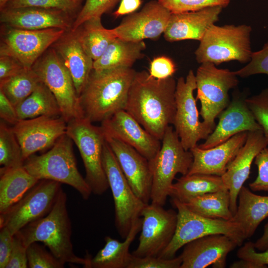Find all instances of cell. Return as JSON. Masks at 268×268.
I'll return each instance as SVG.
<instances>
[{
	"label": "cell",
	"mask_w": 268,
	"mask_h": 268,
	"mask_svg": "<svg viewBox=\"0 0 268 268\" xmlns=\"http://www.w3.org/2000/svg\"><path fill=\"white\" fill-rule=\"evenodd\" d=\"M176 82L158 79L145 70L136 71L125 109L149 133L161 140L176 113Z\"/></svg>",
	"instance_id": "cell-1"
},
{
	"label": "cell",
	"mask_w": 268,
	"mask_h": 268,
	"mask_svg": "<svg viewBox=\"0 0 268 268\" xmlns=\"http://www.w3.org/2000/svg\"><path fill=\"white\" fill-rule=\"evenodd\" d=\"M135 72L132 67L102 71L93 69L79 96L84 117L92 123L102 122L125 110Z\"/></svg>",
	"instance_id": "cell-2"
},
{
	"label": "cell",
	"mask_w": 268,
	"mask_h": 268,
	"mask_svg": "<svg viewBox=\"0 0 268 268\" xmlns=\"http://www.w3.org/2000/svg\"><path fill=\"white\" fill-rule=\"evenodd\" d=\"M67 204V194L62 189L49 213L29 223L18 232L27 247L32 243L41 242L63 264L82 265L86 268L89 256L80 258L73 252Z\"/></svg>",
	"instance_id": "cell-3"
},
{
	"label": "cell",
	"mask_w": 268,
	"mask_h": 268,
	"mask_svg": "<svg viewBox=\"0 0 268 268\" xmlns=\"http://www.w3.org/2000/svg\"><path fill=\"white\" fill-rule=\"evenodd\" d=\"M72 141L65 134L49 150L40 155L30 156L24 161L23 166L29 174L39 180H53L73 187L86 200L92 192L78 170Z\"/></svg>",
	"instance_id": "cell-4"
},
{
	"label": "cell",
	"mask_w": 268,
	"mask_h": 268,
	"mask_svg": "<svg viewBox=\"0 0 268 268\" xmlns=\"http://www.w3.org/2000/svg\"><path fill=\"white\" fill-rule=\"evenodd\" d=\"M251 31V27L245 24L212 25L195 52L197 62L201 64L211 63L215 66L231 61L248 63L253 53Z\"/></svg>",
	"instance_id": "cell-5"
},
{
	"label": "cell",
	"mask_w": 268,
	"mask_h": 268,
	"mask_svg": "<svg viewBox=\"0 0 268 268\" xmlns=\"http://www.w3.org/2000/svg\"><path fill=\"white\" fill-rule=\"evenodd\" d=\"M148 161L152 175L151 202L163 206L176 175L188 173L193 155L190 150L184 148L173 127L169 126L161 140L159 150Z\"/></svg>",
	"instance_id": "cell-6"
},
{
	"label": "cell",
	"mask_w": 268,
	"mask_h": 268,
	"mask_svg": "<svg viewBox=\"0 0 268 268\" xmlns=\"http://www.w3.org/2000/svg\"><path fill=\"white\" fill-rule=\"evenodd\" d=\"M172 203L177 209L175 232L169 245L159 257L170 259L188 243L197 239L213 234L227 236L241 246L245 237L240 225L233 220L203 217L189 209L183 203L172 199Z\"/></svg>",
	"instance_id": "cell-7"
},
{
	"label": "cell",
	"mask_w": 268,
	"mask_h": 268,
	"mask_svg": "<svg viewBox=\"0 0 268 268\" xmlns=\"http://www.w3.org/2000/svg\"><path fill=\"white\" fill-rule=\"evenodd\" d=\"M66 134L79 150L85 167V179L92 193L103 194L109 185L102 163L105 137L101 127L83 117L67 123Z\"/></svg>",
	"instance_id": "cell-8"
},
{
	"label": "cell",
	"mask_w": 268,
	"mask_h": 268,
	"mask_svg": "<svg viewBox=\"0 0 268 268\" xmlns=\"http://www.w3.org/2000/svg\"><path fill=\"white\" fill-rule=\"evenodd\" d=\"M32 68L54 95L61 117L67 123L85 117L71 76L53 47L43 54Z\"/></svg>",
	"instance_id": "cell-9"
},
{
	"label": "cell",
	"mask_w": 268,
	"mask_h": 268,
	"mask_svg": "<svg viewBox=\"0 0 268 268\" xmlns=\"http://www.w3.org/2000/svg\"><path fill=\"white\" fill-rule=\"evenodd\" d=\"M196 100L200 101L203 121L215 128V120L228 106V92L238 83V76L228 69L218 68L211 63L201 64L195 74Z\"/></svg>",
	"instance_id": "cell-10"
},
{
	"label": "cell",
	"mask_w": 268,
	"mask_h": 268,
	"mask_svg": "<svg viewBox=\"0 0 268 268\" xmlns=\"http://www.w3.org/2000/svg\"><path fill=\"white\" fill-rule=\"evenodd\" d=\"M102 163L114 200L115 226L120 236L125 239L146 204L133 191L106 140Z\"/></svg>",
	"instance_id": "cell-11"
},
{
	"label": "cell",
	"mask_w": 268,
	"mask_h": 268,
	"mask_svg": "<svg viewBox=\"0 0 268 268\" xmlns=\"http://www.w3.org/2000/svg\"><path fill=\"white\" fill-rule=\"evenodd\" d=\"M195 74L190 70L185 79L179 77L175 91L176 113L173 125L184 148L190 150L200 140L205 139L214 128L200 121L194 91L196 89Z\"/></svg>",
	"instance_id": "cell-12"
},
{
	"label": "cell",
	"mask_w": 268,
	"mask_h": 268,
	"mask_svg": "<svg viewBox=\"0 0 268 268\" xmlns=\"http://www.w3.org/2000/svg\"><path fill=\"white\" fill-rule=\"evenodd\" d=\"M61 183L41 180L17 202L0 213V228L6 227L14 235L29 223L51 210L62 188Z\"/></svg>",
	"instance_id": "cell-13"
},
{
	"label": "cell",
	"mask_w": 268,
	"mask_h": 268,
	"mask_svg": "<svg viewBox=\"0 0 268 268\" xmlns=\"http://www.w3.org/2000/svg\"><path fill=\"white\" fill-rule=\"evenodd\" d=\"M65 32L59 28L30 30L1 24L0 56L12 57L25 68H31Z\"/></svg>",
	"instance_id": "cell-14"
},
{
	"label": "cell",
	"mask_w": 268,
	"mask_h": 268,
	"mask_svg": "<svg viewBox=\"0 0 268 268\" xmlns=\"http://www.w3.org/2000/svg\"><path fill=\"white\" fill-rule=\"evenodd\" d=\"M140 216L142 224L139 244L132 254L140 257H159L174 235L177 212L151 202L145 205Z\"/></svg>",
	"instance_id": "cell-15"
},
{
	"label": "cell",
	"mask_w": 268,
	"mask_h": 268,
	"mask_svg": "<svg viewBox=\"0 0 268 268\" xmlns=\"http://www.w3.org/2000/svg\"><path fill=\"white\" fill-rule=\"evenodd\" d=\"M12 128L25 161L37 152L51 148L66 134L67 123L61 116H40L19 120Z\"/></svg>",
	"instance_id": "cell-16"
},
{
	"label": "cell",
	"mask_w": 268,
	"mask_h": 268,
	"mask_svg": "<svg viewBox=\"0 0 268 268\" xmlns=\"http://www.w3.org/2000/svg\"><path fill=\"white\" fill-rule=\"evenodd\" d=\"M171 12L157 0L147 2L142 9L128 14L112 32L121 39L139 42L154 39L164 33Z\"/></svg>",
	"instance_id": "cell-17"
},
{
	"label": "cell",
	"mask_w": 268,
	"mask_h": 268,
	"mask_svg": "<svg viewBox=\"0 0 268 268\" xmlns=\"http://www.w3.org/2000/svg\"><path fill=\"white\" fill-rule=\"evenodd\" d=\"M247 97L238 90L233 92L229 104L218 116L217 125L205 141L198 145L200 148H210L240 133L262 130L247 104Z\"/></svg>",
	"instance_id": "cell-18"
},
{
	"label": "cell",
	"mask_w": 268,
	"mask_h": 268,
	"mask_svg": "<svg viewBox=\"0 0 268 268\" xmlns=\"http://www.w3.org/2000/svg\"><path fill=\"white\" fill-rule=\"evenodd\" d=\"M100 127L105 136L129 145L148 160L156 155L161 146L160 140L146 131L125 110L102 121Z\"/></svg>",
	"instance_id": "cell-19"
},
{
	"label": "cell",
	"mask_w": 268,
	"mask_h": 268,
	"mask_svg": "<svg viewBox=\"0 0 268 268\" xmlns=\"http://www.w3.org/2000/svg\"><path fill=\"white\" fill-rule=\"evenodd\" d=\"M105 137L135 195L144 203H149L152 175L148 160L129 145L110 137Z\"/></svg>",
	"instance_id": "cell-20"
},
{
	"label": "cell",
	"mask_w": 268,
	"mask_h": 268,
	"mask_svg": "<svg viewBox=\"0 0 268 268\" xmlns=\"http://www.w3.org/2000/svg\"><path fill=\"white\" fill-rule=\"evenodd\" d=\"M237 246L236 243L223 234L205 236L184 246L180 255V268H224L228 254Z\"/></svg>",
	"instance_id": "cell-21"
},
{
	"label": "cell",
	"mask_w": 268,
	"mask_h": 268,
	"mask_svg": "<svg viewBox=\"0 0 268 268\" xmlns=\"http://www.w3.org/2000/svg\"><path fill=\"white\" fill-rule=\"evenodd\" d=\"M267 146L262 130L248 132L245 143L221 176L229 193L230 208L233 216L237 210L239 192L249 177L252 163L257 154Z\"/></svg>",
	"instance_id": "cell-22"
},
{
	"label": "cell",
	"mask_w": 268,
	"mask_h": 268,
	"mask_svg": "<svg viewBox=\"0 0 268 268\" xmlns=\"http://www.w3.org/2000/svg\"><path fill=\"white\" fill-rule=\"evenodd\" d=\"M1 24L25 30L71 29L75 16L65 11L34 7L0 10Z\"/></svg>",
	"instance_id": "cell-23"
},
{
	"label": "cell",
	"mask_w": 268,
	"mask_h": 268,
	"mask_svg": "<svg viewBox=\"0 0 268 268\" xmlns=\"http://www.w3.org/2000/svg\"><path fill=\"white\" fill-rule=\"evenodd\" d=\"M248 133L237 134L210 148L201 149L197 145L191 149L193 161L187 174L200 173L221 176L245 143Z\"/></svg>",
	"instance_id": "cell-24"
},
{
	"label": "cell",
	"mask_w": 268,
	"mask_h": 268,
	"mask_svg": "<svg viewBox=\"0 0 268 268\" xmlns=\"http://www.w3.org/2000/svg\"><path fill=\"white\" fill-rule=\"evenodd\" d=\"M220 6L208 7L197 11L172 13L164 32L170 42L184 40L200 41L207 29L219 19Z\"/></svg>",
	"instance_id": "cell-25"
},
{
	"label": "cell",
	"mask_w": 268,
	"mask_h": 268,
	"mask_svg": "<svg viewBox=\"0 0 268 268\" xmlns=\"http://www.w3.org/2000/svg\"><path fill=\"white\" fill-rule=\"evenodd\" d=\"M57 52L72 79L79 97L93 68V60L80 44L75 31L64 34L52 46Z\"/></svg>",
	"instance_id": "cell-26"
},
{
	"label": "cell",
	"mask_w": 268,
	"mask_h": 268,
	"mask_svg": "<svg viewBox=\"0 0 268 268\" xmlns=\"http://www.w3.org/2000/svg\"><path fill=\"white\" fill-rule=\"evenodd\" d=\"M238 199L232 220L240 225L246 239L253 235L260 224L268 216V196L254 194L243 186Z\"/></svg>",
	"instance_id": "cell-27"
},
{
	"label": "cell",
	"mask_w": 268,
	"mask_h": 268,
	"mask_svg": "<svg viewBox=\"0 0 268 268\" xmlns=\"http://www.w3.org/2000/svg\"><path fill=\"white\" fill-rule=\"evenodd\" d=\"M141 224L142 218L139 217L133 224L123 242L105 237L104 246L93 258L89 257L86 268H127L131 255L130 246L141 230Z\"/></svg>",
	"instance_id": "cell-28"
},
{
	"label": "cell",
	"mask_w": 268,
	"mask_h": 268,
	"mask_svg": "<svg viewBox=\"0 0 268 268\" xmlns=\"http://www.w3.org/2000/svg\"><path fill=\"white\" fill-rule=\"evenodd\" d=\"M146 45L143 41L133 42L116 37L103 54L93 61V69L102 71L121 67H132L143 57Z\"/></svg>",
	"instance_id": "cell-29"
},
{
	"label": "cell",
	"mask_w": 268,
	"mask_h": 268,
	"mask_svg": "<svg viewBox=\"0 0 268 268\" xmlns=\"http://www.w3.org/2000/svg\"><path fill=\"white\" fill-rule=\"evenodd\" d=\"M0 213L19 201L40 181L23 166L0 170Z\"/></svg>",
	"instance_id": "cell-30"
},
{
	"label": "cell",
	"mask_w": 268,
	"mask_h": 268,
	"mask_svg": "<svg viewBox=\"0 0 268 268\" xmlns=\"http://www.w3.org/2000/svg\"><path fill=\"white\" fill-rule=\"evenodd\" d=\"M223 190L227 189L221 176L200 173L187 174L173 184L169 197L186 203L198 196Z\"/></svg>",
	"instance_id": "cell-31"
},
{
	"label": "cell",
	"mask_w": 268,
	"mask_h": 268,
	"mask_svg": "<svg viewBox=\"0 0 268 268\" xmlns=\"http://www.w3.org/2000/svg\"><path fill=\"white\" fill-rule=\"evenodd\" d=\"M74 31L84 50L93 61L98 59L116 38L112 29L104 27L101 17H98L86 20Z\"/></svg>",
	"instance_id": "cell-32"
},
{
	"label": "cell",
	"mask_w": 268,
	"mask_h": 268,
	"mask_svg": "<svg viewBox=\"0 0 268 268\" xmlns=\"http://www.w3.org/2000/svg\"><path fill=\"white\" fill-rule=\"evenodd\" d=\"M15 108L19 120L40 116H61L54 95L42 81L29 96Z\"/></svg>",
	"instance_id": "cell-33"
},
{
	"label": "cell",
	"mask_w": 268,
	"mask_h": 268,
	"mask_svg": "<svg viewBox=\"0 0 268 268\" xmlns=\"http://www.w3.org/2000/svg\"><path fill=\"white\" fill-rule=\"evenodd\" d=\"M228 190L208 193L184 203L193 212L205 217L232 220Z\"/></svg>",
	"instance_id": "cell-34"
},
{
	"label": "cell",
	"mask_w": 268,
	"mask_h": 268,
	"mask_svg": "<svg viewBox=\"0 0 268 268\" xmlns=\"http://www.w3.org/2000/svg\"><path fill=\"white\" fill-rule=\"evenodd\" d=\"M41 82L32 68H24L19 73L0 80V90L15 107L29 96Z\"/></svg>",
	"instance_id": "cell-35"
},
{
	"label": "cell",
	"mask_w": 268,
	"mask_h": 268,
	"mask_svg": "<svg viewBox=\"0 0 268 268\" xmlns=\"http://www.w3.org/2000/svg\"><path fill=\"white\" fill-rule=\"evenodd\" d=\"M24 160L20 144L13 131L3 121L0 123V169H7L23 165Z\"/></svg>",
	"instance_id": "cell-36"
},
{
	"label": "cell",
	"mask_w": 268,
	"mask_h": 268,
	"mask_svg": "<svg viewBox=\"0 0 268 268\" xmlns=\"http://www.w3.org/2000/svg\"><path fill=\"white\" fill-rule=\"evenodd\" d=\"M82 1L83 0H9L3 8L34 7L53 9L65 11L76 17L82 6Z\"/></svg>",
	"instance_id": "cell-37"
},
{
	"label": "cell",
	"mask_w": 268,
	"mask_h": 268,
	"mask_svg": "<svg viewBox=\"0 0 268 268\" xmlns=\"http://www.w3.org/2000/svg\"><path fill=\"white\" fill-rule=\"evenodd\" d=\"M240 261L234 262L232 268H265L268 267V249L257 252L253 242H248L241 246L237 252Z\"/></svg>",
	"instance_id": "cell-38"
},
{
	"label": "cell",
	"mask_w": 268,
	"mask_h": 268,
	"mask_svg": "<svg viewBox=\"0 0 268 268\" xmlns=\"http://www.w3.org/2000/svg\"><path fill=\"white\" fill-rule=\"evenodd\" d=\"M172 13L194 11L208 7H227L230 0H157Z\"/></svg>",
	"instance_id": "cell-39"
},
{
	"label": "cell",
	"mask_w": 268,
	"mask_h": 268,
	"mask_svg": "<svg viewBox=\"0 0 268 268\" xmlns=\"http://www.w3.org/2000/svg\"><path fill=\"white\" fill-rule=\"evenodd\" d=\"M120 0H86L75 17L71 29L75 30L86 20L93 17H101L110 10Z\"/></svg>",
	"instance_id": "cell-40"
},
{
	"label": "cell",
	"mask_w": 268,
	"mask_h": 268,
	"mask_svg": "<svg viewBox=\"0 0 268 268\" xmlns=\"http://www.w3.org/2000/svg\"><path fill=\"white\" fill-rule=\"evenodd\" d=\"M246 102L268 143V88L258 94L247 97Z\"/></svg>",
	"instance_id": "cell-41"
},
{
	"label": "cell",
	"mask_w": 268,
	"mask_h": 268,
	"mask_svg": "<svg viewBox=\"0 0 268 268\" xmlns=\"http://www.w3.org/2000/svg\"><path fill=\"white\" fill-rule=\"evenodd\" d=\"M27 256L28 265L30 268H64V264L37 242L32 243L28 246Z\"/></svg>",
	"instance_id": "cell-42"
},
{
	"label": "cell",
	"mask_w": 268,
	"mask_h": 268,
	"mask_svg": "<svg viewBox=\"0 0 268 268\" xmlns=\"http://www.w3.org/2000/svg\"><path fill=\"white\" fill-rule=\"evenodd\" d=\"M234 72L241 77L258 74L268 75V42L261 50L252 53L250 61L245 67Z\"/></svg>",
	"instance_id": "cell-43"
},
{
	"label": "cell",
	"mask_w": 268,
	"mask_h": 268,
	"mask_svg": "<svg viewBox=\"0 0 268 268\" xmlns=\"http://www.w3.org/2000/svg\"><path fill=\"white\" fill-rule=\"evenodd\" d=\"M182 263L180 256L165 259L153 256L140 257L131 254L127 268H180Z\"/></svg>",
	"instance_id": "cell-44"
},
{
	"label": "cell",
	"mask_w": 268,
	"mask_h": 268,
	"mask_svg": "<svg viewBox=\"0 0 268 268\" xmlns=\"http://www.w3.org/2000/svg\"><path fill=\"white\" fill-rule=\"evenodd\" d=\"M254 163L258 168V176L253 182L249 184V187L254 192H268V146L257 154Z\"/></svg>",
	"instance_id": "cell-45"
},
{
	"label": "cell",
	"mask_w": 268,
	"mask_h": 268,
	"mask_svg": "<svg viewBox=\"0 0 268 268\" xmlns=\"http://www.w3.org/2000/svg\"><path fill=\"white\" fill-rule=\"evenodd\" d=\"M27 248L17 232L13 235V247L5 268H28Z\"/></svg>",
	"instance_id": "cell-46"
},
{
	"label": "cell",
	"mask_w": 268,
	"mask_h": 268,
	"mask_svg": "<svg viewBox=\"0 0 268 268\" xmlns=\"http://www.w3.org/2000/svg\"><path fill=\"white\" fill-rule=\"evenodd\" d=\"M176 70L175 64L170 58L159 56L151 62L148 72L155 78L163 79L173 76Z\"/></svg>",
	"instance_id": "cell-47"
},
{
	"label": "cell",
	"mask_w": 268,
	"mask_h": 268,
	"mask_svg": "<svg viewBox=\"0 0 268 268\" xmlns=\"http://www.w3.org/2000/svg\"><path fill=\"white\" fill-rule=\"evenodd\" d=\"M0 228V268H5L13 247V235L6 227Z\"/></svg>",
	"instance_id": "cell-48"
},
{
	"label": "cell",
	"mask_w": 268,
	"mask_h": 268,
	"mask_svg": "<svg viewBox=\"0 0 268 268\" xmlns=\"http://www.w3.org/2000/svg\"><path fill=\"white\" fill-rule=\"evenodd\" d=\"M25 68L16 60L7 56H0V80L14 75Z\"/></svg>",
	"instance_id": "cell-49"
},
{
	"label": "cell",
	"mask_w": 268,
	"mask_h": 268,
	"mask_svg": "<svg viewBox=\"0 0 268 268\" xmlns=\"http://www.w3.org/2000/svg\"><path fill=\"white\" fill-rule=\"evenodd\" d=\"M0 117L4 122L12 125H14L19 121L15 107L1 90H0Z\"/></svg>",
	"instance_id": "cell-50"
},
{
	"label": "cell",
	"mask_w": 268,
	"mask_h": 268,
	"mask_svg": "<svg viewBox=\"0 0 268 268\" xmlns=\"http://www.w3.org/2000/svg\"><path fill=\"white\" fill-rule=\"evenodd\" d=\"M142 3V0H121L120 5L113 15L115 18L130 14L138 9Z\"/></svg>",
	"instance_id": "cell-51"
},
{
	"label": "cell",
	"mask_w": 268,
	"mask_h": 268,
	"mask_svg": "<svg viewBox=\"0 0 268 268\" xmlns=\"http://www.w3.org/2000/svg\"><path fill=\"white\" fill-rule=\"evenodd\" d=\"M253 244L255 249L259 251H264L268 249V223L264 226L263 235Z\"/></svg>",
	"instance_id": "cell-52"
},
{
	"label": "cell",
	"mask_w": 268,
	"mask_h": 268,
	"mask_svg": "<svg viewBox=\"0 0 268 268\" xmlns=\"http://www.w3.org/2000/svg\"><path fill=\"white\" fill-rule=\"evenodd\" d=\"M9 0H0V9L3 8Z\"/></svg>",
	"instance_id": "cell-53"
}]
</instances>
